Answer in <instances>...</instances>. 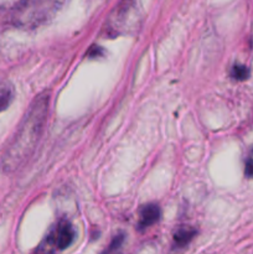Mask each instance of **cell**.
Listing matches in <instances>:
<instances>
[{
	"mask_svg": "<svg viewBox=\"0 0 253 254\" xmlns=\"http://www.w3.org/2000/svg\"><path fill=\"white\" fill-rule=\"evenodd\" d=\"M49 114V96H41L31 104L14 141L5 154V166L15 168L31 154L36 146Z\"/></svg>",
	"mask_w": 253,
	"mask_h": 254,
	"instance_id": "cell-1",
	"label": "cell"
},
{
	"mask_svg": "<svg viewBox=\"0 0 253 254\" xmlns=\"http://www.w3.org/2000/svg\"><path fill=\"white\" fill-rule=\"evenodd\" d=\"M74 228L68 221L63 220L57 223L56 227L50 232L46 240L42 242L41 248L39 251L52 252V251L66 250L74 240Z\"/></svg>",
	"mask_w": 253,
	"mask_h": 254,
	"instance_id": "cell-2",
	"label": "cell"
},
{
	"mask_svg": "<svg viewBox=\"0 0 253 254\" xmlns=\"http://www.w3.org/2000/svg\"><path fill=\"white\" fill-rule=\"evenodd\" d=\"M133 6L134 4L129 0H126L123 5H119L118 9L116 10V15H113L112 17V27H113L116 31H122L124 27H126V25H128L130 22L131 15H133Z\"/></svg>",
	"mask_w": 253,
	"mask_h": 254,
	"instance_id": "cell-3",
	"label": "cell"
},
{
	"mask_svg": "<svg viewBox=\"0 0 253 254\" xmlns=\"http://www.w3.org/2000/svg\"><path fill=\"white\" fill-rule=\"evenodd\" d=\"M160 218V208L155 203L151 205H146L145 207L141 210L140 216H139L138 228L139 230H145V228L150 227L154 223H156Z\"/></svg>",
	"mask_w": 253,
	"mask_h": 254,
	"instance_id": "cell-4",
	"label": "cell"
},
{
	"mask_svg": "<svg viewBox=\"0 0 253 254\" xmlns=\"http://www.w3.org/2000/svg\"><path fill=\"white\" fill-rule=\"evenodd\" d=\"M195 230H191V228H183V230H179L178 232L174 236V245L176 248L185 247L190 243V241L192 240L193 236H195Z\"/></svg>",
	"mask_w": 253,
	"mask_h": 254,
	"instance_id": "cell-5",
	"label": "cell"
},
{
	"mask_svg": "<svg viewBox=\"0 0 253 254\" xmlns=\"http://www.w3.org/2000/svg\"><path fill=\"white\" fill-rule=\"evenodd\" d=\"M231 76L237 81H245L250 77V69L245 64H235L231 69Z\"/></svg>",
	"mask_w": 253,
	"mask_h": 254,
	"instance_id": "cell-6",
	"label": "cell"
},
{
	"mask_svg": "<svg viewBox=\"0 0 253 254\" xmlns=\"http://www.w3.org/2000/svg\"><path fill=\"white\" fill-rule=\"evenodd\" d=\"M12 101V91L10 88L2 89L0 92V112L6 109Z\"/></svg>",
	"mask_w": 253,
	"mask_h": 254,
	"instance_id": "cell-7",
	"label": "cell"
},
{
	"mask_svg": "<svg viewBox=\"0 0 253 254\" xmlns=\"http://www.w3.org/2000/svg\"><path fill=\"white\" fill-rule=\"evenodd\" d=\"M245 174L247 178H253V154H251V156L248 158V160L246 161Z\"/></svg>",
	"mask_w": 253,
	"mask_h": 254,
	"instance_id": "cell-8",
	"label": "cell"
},
{
	"mask_svg": "<svg viewBox=\"0 0 253 254\" xmlns=\"http://www.w3.org/2000/svg\"><path fill=\"white\" fill-rule=\"evenodd\" d=\"M123 241H124V236H122V235L117 236V237L113 240V242L111 243V247L108 248L109 252H112V251L118 250V248L122 246V243H123Z\"/></svg>",
	"mask_w": 253,
	"mask_h": 254,
	"instance_id": "cell-9",
	"label": "cell"
}]
</instances>
